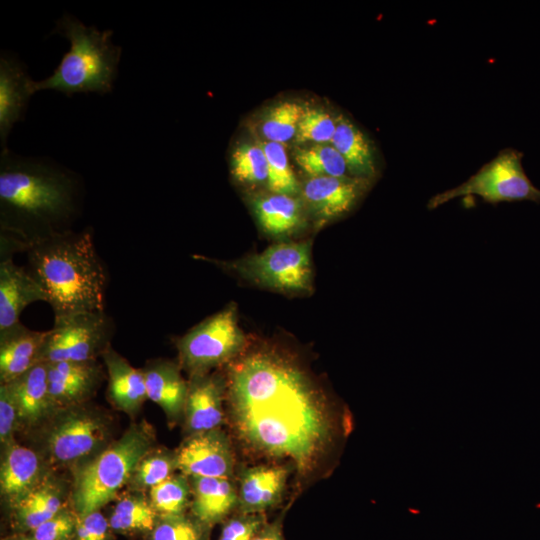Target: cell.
I'll use <instances>...</instances> for the list:
<instances>
[{"mask_svg":"<svg viewBox=\"0 0 540 540\" xmlns=\"http://www.w3.org/2000/svg\"><path fill=\"white\" fill-rule=\"evenodd\" d=\"M226 389L235 428L253 449L308 467L331 437L328 410L307 375L256 351L230 363Z\"/></svg>","mask_w":540,"mask_h":540,"instance_id":"cell-1","label":"cell"},{"mask_svg":"<svg viewBox=\"0 0 540 540\" xmlns=\"http://www.w3.org/2000/svg\"><path fill=\"white\" fill-rule=\"evenodd\" d=\"M83 189L78 175L52 160L17 155L0 158L1 236L21 250L39 238L71 229L80 213Z\"/></svg>","mask_w":540,"mask_h":540,"instance_id":"cell-2","label":"cell"},{"mask_svg":"<svg viewBox=\"0 0 540 540\" xmlns=\"http://www.w3.org/2000/svg\"><path fill=\"white\" fill-rule=\"evenodd\" d=\"M27 270L43 289L54 321L104 311L107 273L91 230L72 229L30 242Z\"/></svg>","mask_w":540,"mask_h":540,"instance_id":"cell-3","label":"cell"},{"mask_svg":"<svg viewBox=\"0 0 540 540\" xmlns=\"http://www.w3.org/2000/svg\"><path fill=\"white\" fill-rule=\"evenodd\" d=\"M53 33L65 37L70 47L50 76L34 81V92L54 90L66 96L111 92L122 53L112 41V30L102 31L64 14Z\"/></svg>","mask_w":540,"mask_h":540,"instance_id":"cell-4","label":"cell"},{"mask_svg":"<svg viewBox=\"0 0 540 540\" xmlns=\"http://www.w3.org/2000/svg\"><path fill=\"white\" fill-rule=\"evenodd\" d=\"M311 241H284L233 261L195 256L263 288L284 294L313 290Z\"/></svg>","mask_w":540,"mask_h":540,"instance_id":"cell-5","label":"cell"},{"mask_svg":"<svg viewBox=\"0 0 540 540\" xmlns=\"http://www.w3.org/2000/svg\"><path fill=\"white\" fill-rule=\"evenodd\" d=\"M147 449V437L130 432L79 472L74 503L80 517L98 511L111 500Z\"/></svg>","mask_w":540,"mask_h":540,"instance_id":"cell-6","label":"cell"},{"mask_svg":"<svg viewBox=\"0 0 540 540\" xmlns=\"http://www.w3.org/2000/svg\"><path fill=\"white\" fill-rule=\"evenodd\" d=\"M246 342L237 305L231 302L180 337L177 348L181 364L191 376H196L233 361L242 353Z\"/></svg>","mask_w":540,"mask_h":540,"instance_id":"cell-7","label":"cell"},{"mask_svg":"<svg viewBox=\"0 0 540 540\" xmlns=\"http://www.w3.org/2000/svg\"><path fill=\"white\" fill-rule=\"evenodd\" d=\"M523 154L507 148L482 166L459 186L433 196L427 206L435 209L459 197L479 196L485 202L534 201L540 203V189L535 187L522 166Z\"/></svg>","mask_w":540,"mask_h":540,"instance_id":"cell-8","label":"cell"},{"mask_svg":"<svg viewBox=\"0 0 540 540\" xmlns=\"http://www.w3.org/2000/svg\"><path fill=\"white\" fill-rule=\"evenodd\" d=\"M114 328L105 311L76 313L54 321L46 331L40 362H85L109 347Z\"/></svg>","mask_w":540,"mask_h":540,"instance_id":"cell-9","label":"cell"},{"mask_svg":"<svg viewBox=\"0 0 540 540\" xmlns=\"http://www.w3.org/2000/svg\"><path fill=\"white\" fill-rule=\"evenodd\" d=\"M368 183L369 180L355 177H310L302 194L314 217L325 223L351 211L368 188Z\"/></svg>","mask_w":540,"mask_h":540,"instance_id":"cell-10","label":"cell"},{"mask_svg":"<svg viewBox=\"0 0 540 540\" xmlns=\"http://www.w3.org/2000/svg\"><path fill=\"white\" fill-rule=\"evenodd\" d=\"M177 467L192 477L226 478L233 472V456L228 439L216 429L196 433L181 447Z\"/></svg>","mask_w":540,"mask_h":540,"instance_id":"cell-11","label":"cell"},{"mask_svg":"<svg viewBox=\"0 0 540 540\" xmlns=\"http://www.w3.org/2000/svg\"><path fill=\"white\" fill-rule=\"evenodd\" d=\"M34 80L14 56L2 53L0 57V140L6 148L7 138L14 125L21 121L30 97L35 93Z\"/></svg>","mask_w":540,"mask_h":540,"instance_id":"cell-12","label":"cell"},{"mask_svg":"<svg viewBox=\"0 0 540 540\" xmlns=\"http://www.w3.org/2000/svg\"><path fill=\"white\" fill-rule=\"evenodd\" d=\"M38 301L47 302L46 295L26 267L14 263L11 257L0 262V331L21 322L23 310Z\"/></svg>","mask_w":540,"mask_h":540,"instance_id":"cell-13","label":"cell"},{"mask_svg":"<svg viewBox=\"0 0 540 540\" xmlns=\"http://www.w3.org/2000/svg\"><path fill=\"white\" fill-rule=\"evenodd\" d=\"M46 331H35L21 322L0 331V375L9 383L40 363Z\"/></svg>","mask_w":540,"mask_h":540,"instance_id":"cell-14","label":"cell"},{"mask_svg":"<svg viewBox=\"0 0 540 540\" xmlns=\"http://www.w3.org/2000/svg\"><path fill=\"white\" fill-rule=\"evenodd\" d=\"M226 381L214 375L192 376L185 404L186 423L195 433L216 429L223 420Z\"/></svg>","mask_w":540,"mask_h":540,"instance_id":"cell-15","label":"cell"},{"mask_svg":"<svg viewBox=\"0 0 540 540\" xmlns=\"http://www.w3.org/2000/svg\"><path fill=\"white\" fill-rule=\"evenodd\" d=\"M288 471L279 466H256L240 474L238 506L241 513H263L276 505L283 493Z\"/></svg>","mask_w":540,"mask_h":540,"instance_id":"cell-16","label":"cell"},{"mask_svg":"<svg viewBox=\"0 0 540 540\" xmlns=\"http://www.w3.org/2000/svg\"><path fill=\"white\" fill-rule=\"evenodd\" d=\"M46 364L48 392L51 402L77 401L89 394L99 380L100 370L93 360Z\"/></svg>","mask_w":540,"mask_h":540,"instance_id":"cell-17","label":"cell"},{"mask_svg":"<svg viewBox=\"0 0 540 540\" xmlns=\"http://www.w3.org/2000/svg\"><path fill=\"white\" fill-rule=\"evenodd\" d=\"M254 212L262 231L281 242L298 232L304 223L302 204L296 198L275 194L254 202Z\"/></svg>","mask_w":540,"mask_h":540,"instance_id":"cell-18","label":"cell"},{"mask_svg":"<svg viewBox=\"0 0 540 540\" xmlns=\"http://www.w3.org/2000/svg\"><path fill=\"white\" fill-rule=\"evenodd\" d=\"M101 436L102 430L96 420L84 415L71 416L54 429L49 447L57 460L70 461L92 451Z\"/></svg>","mask_w":540,"mask_h":540,"instance_id":"cell-19","label":"cell"},{"mask_svg":"<svg viewBox=\"0 0 540 540\" xmlns=\"http://www.w3.org/2000/svg\"><path fill=\"white\" fill-rule=\"evenodd\" d=\"M193 494L192 511L203 525L218 522L238 505V494L226 478L193 477Z\"/></svg>","mask_w":540,"mask_h":540,"instance_id":"cell-20","label":"cell"},{"mask_svg":"<svg viewBox=\"0 0 540 540\" xmlns=\"http://www.w3.org/2000/svg\"><path fill=\"white\" fill-rule=\"evenodd\" d=\"M355 178L371 180L376 174L375 157L365 134L346 118L340 117L331 140Z\"/></svg>","mask_w":540,"mask_h":540,"instance_id":"cell-21","label":"cell"},{"mask_svg":"<svg viewBox=\"0 0 540 540\" xmlns=\"http://www.w3.org/2000/svg\"><path fill=\"white\" fill-rule=\"evenodd\" d=\"M109 374V395L121 408L132 410L147 397L142 370L132 367L110 346L102 354Z\"/></svg>","mask_w":540,"mask_h":540,"instance_id":"cell-22","label":"cell"},{"mask_svg":"<svg viewBox=\"0 0 540 540\" xmlns=\"http://www.w3.org/2000/svg\"><path fill=\"white\" fill-rule=\"evenodd\" d=\"M143 372L147 398L170 415H178L185 408L188 394V385L178 367L168 362H156Z\"/></svg>","mask_w":540,"mask_h":540,"instance_id":"cell-23","label":"cell"},{"mask_svg":"<svg viewBox=\"0 0 540 540\" xmlns=\"http://www.w3.org/2000/svg\"><path fill=\"white\" fill-rule=\"evenodd\" d=\"M20 418L35 421L51 402L48 392L47 364L37 363L26 373L8 383Z\"/></svg>","mask_w":540,"mask_h":540,"instance_id":"cell-24","label":"cell"},{"mask_svg":"<svg viewBox=\"0 0 540 540\" xmlns=\"http://www.w3.org/2000/svg\"><path fill=\"white\" fill-rule=\"evenodd\" d=\"M39 470L37 455L30 449L11 446L1 467V491L15 497L25 492L33 483Z\"/></svg>","mask_w":540,"mask_h":540,"instance_id":"cell-25","label":"cell"},{"mask_svg":"<svg viewBox=\"0 0 540 540\" xmlns=\"http://www.w3.org/2000/svg\"><path fill=\"white\" fill-rule=\"evenodd\" d=\"M295 161L310 177H347L346 162L332 145L314 144L298 149L295 152Z\"/></svg>","mask_w":540,"mask_h":540,"instance_id":"cell-26","label":"cell"},{"mask_svg":"<svg viewBox=\"0 0 540 540\" xmlns=\"http://www.w3.org/2000/svg\"><path fill=\"white\" fill-rule=\"evenodd\" d=\"M305 108L294 101L274 106L262 123V134L270 142L284 144L296 136Z\"/></svg>","mask_w":540,"mask_h":540,"instance_id":"cell-27","label":"cell"},{"mask_svg":"<svg viewBox=\"0 0 540 540\" xmlns=\"http://www.w3.org/2000/svg\"><path fill=\"white\" fill-rule=\"evenodd\" d=\"M230 171L240 183L259 184L267 182L268 164L260 145L237 146L230 157Z\"/></svg>","mask_w":540,"mask_h":540,"instance_id":"cell-28","label":"cell"},{"mask_svg":"<svg viewBox=\"0 0 540 540\" xmlns=\"http://www.w3.org/2000/svg\"><path fill=\"white\" fill-rule=\"evenodd\" d=\"M268 164V189L275 194L292 196L298 191L297 179L290 167L283 144L266 141L259 144Z\"/></svg>","mask_w":540,"mask_h":540,"instance_id":"cell-29","label":"cell"},{"mask_svg":"<svg viewBox=\"0 0 540 540\" xmlns=\"http://www.w3.org/2000/svg\"><path fill=\"white\" fill-rule=\"evenodd\" d=\"M156 513L152 505L138 498H125L115 507L109 525L120 532L148 531L155 527Z\"/></svg>","mask_w":540,"mask_h":540,"instance_id":"cell-30","label":"cell"},{"mask_svg":"<svg viewBox=\"0 0 540 540\" xmlns=\"http://www.w3.org/2000/svg\"><path fill=\"white\" fill-rule=\"evenodd\" d=\"M150 497L153 508L164 516L180 515L187 505V482L180 477H169L151 487Z\"/></svg>","mask_w":540,"mask_h":540,"instance_id":"cell-31","label":"cell"},{"mask_svg":"<svg viewBox=\"0 0 540 540\" xmlns=\"http://www.w3.org/2000/svg\"><path fill=\"white\" fill-rule=\"evenodd\" d=\"M336 129V122L323 110L305 108L298 124L296 142L325 144L331 142Z\"/></svg>","mask_w":540,"mask_h":540,"instance_id":"cell-32","label":"cell"},{"mask_svg":"<svg viewBox=\"0 0 540 540\" xmlns=\"http://www.w3.org/2000/svg\"><path fill=\"white\" fill-rule=\"evenodd\" d=\"M201 525L183 514L164 516L154 527L151 540H204Z\"/></svg>","mask_w":540,"mask_h":540,"instance_id":"cell-33","label":"cell"},{"mask_svg":"<svg viewBox=\"0 0 540 540\" xmlns=\"http://www.w3.org/2000/svg\"><path fill=\"white\" fill-rule=\"evenodd\" d=\"M264 524L262 513H241L224 525L219 540H252Z\"/></svg>","mask_w":540,"mask_h":540,"instance_id":"cell-34","label":"cell"},{"mask_svg":"<svg viewBox=\"0 0 540 540\" xmlns=\"http://www.w3.org/2000/svg\"><path fill=\"white\" fill-rule=\"evenodd\" d=\"M74 518L65 512H59L35 530H33L34 540H68L74 528H76Z\"/></svg>","mask_w":540,"mask_h":540,"instance_id":"cell-35","label":"cell"},{"mask_svg":"<svg viewBox=\"0 0 540 540\" xmlns=\"http://www.w3.org/2000/svg\"><path fill=\"white\" fill-rule=\"evenodd\" d=\"M172 463L165 457H151L141 461L137 479L145 486L153 487L170 477Z\"/></svg>","mask_w":540,"mask_h":540,"instance_id":"cell-36","label":"cell"},{"mask_svg":"<svg viewBox=\"0 0 540 540\" xmlns=\"http://www.w3.org/2000/svg\"><path fill=\"white\" fill-rule=\"evenodd\" d=\"M108 522L95 511L80 517L76 525L77 540H107Z\"/></svg>","mask_w":540,"mask_h":540,"instance_id":"cell-37","label":"cell"},{"mask_svg":"<svg viewBox=\"0 0 540 540\" xmlns=\"http://www.w3.org/2000/svg\"><path fill=\"white\" fill-rule=\"evenodd\" d=\"M18 416L16 404L8 383L0 388V437L4 441L10 434L15 418Z\"/></svg>","mask_w":540,"mask_h":540,"instance_id":"cell-38","label":"cell"},{"mask_svg":"<svg viewBox=\"0 0 540 540\" xmlns=\"http://www.w3.org/2000/svg\"><path fill=\"white\" fill-rule=\"evenodd\" d=\"M20 504L40 508L52 515L59 513L61 508V501L58 496L46 489L35 490L28 493L22 498Z\"/></svg>","mask_w":540,"mask_h":540,"instance_id":"cell-39","label":"cell"},{"mask_svg":"<svg viewBox=\"0 0 540 540\" xmlns=\"http://www.w3.org/2000/svg\"><path fill=\"white\" fill-rule=\"evenodd\" d=\"M252 540H284L280 525L275 522L273 524H264L263 527L254 535Z\"/></svg>","mask_w":540,"mask_h":540,"instance_id":"cell-40","label":"cell"},{"mask_svg":"<svg viewBox=\"0 0 540 540\" xmlns=\"http://www.w3.org/2000/svg\"><path fill=\"white\" fill-rule=\"evenodd\" d=\"M20 540H34V539L33 538L32 539L25 538V539H20Z\"/></svg>","mask_w":540,"mask_h":540,"instance_id":"cell-41","label":"cell"}]
</instances>
